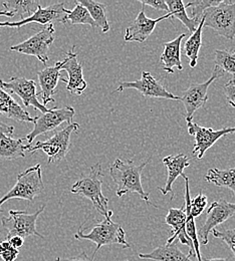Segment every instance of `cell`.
I'll return each mask as SVG.
<instances>
[{
  "instance_id": "27",
  "label": "cell",
  "mask_w": 235,
  "mask_h": 261,
  "mask_svg": "<svg viewBox=\"0 0 235 261\" xmlns=\"http://www.w3.org/2000/svg\"><path fill=\"white\" fill-rule=\"evenodd\" d=\"M81 5L87 8L91 17L96 23L97 28L101 29V33H107L110 31V24L106 15L105 4L93 0H76Z\"/></svg>"
},
{
  "instance_id": "29",
  "label": "cell",
  "mask_w": 235,
  "mask_h": 261,
  "mask_svg": "<svg viewBox=\"0 0 235 261\" xmlns=\"http://www.w3.org/2000/svg\"><path fill=\"white\" fill-rule=\"evenodd\" d=\"M166 5L168 7V12L171 13L172 18H176L180 20L191 33H194L196 29L198 28L199 23L193 20L192 18H189L186 13L185 4L182 0H166Z\"/></svg>"
},
{
  "instance_id": "17",
  "label": "cell",
  "mask_w": 235,
  "mask_h": 261,
  "mask_svg": "<svg viewBox=\"0 0 235 261\" xmlns=\"http://www.w3.org/2000/svg\"><path fill=\"white\" fill-rule=\"evenodd\" d=\"M144 7H142V10L139 12L134 21L126 29V33L124 39L127 42H144L148 39V37L153 33L156 25L161 22L162 20H166L168 18H172L171 13H167L163 16H160L159 18L152 19L147 17L144 11Z\"/></svg>"
},
{
  "instance_id": "22",
  "label": "cell",
  "mask_w": 235,
  "mask_h": 261,
  "mask_svg": "<svg viewBox=\"0 0 235 261\" xmlns=\"http://www.w3.org/2000/svg\"><path fill=\"white\" fill-rule=\"evenodd\" d=\"M185 36L186 34L182 33L174 40L164 43V49L160 57V62L162 64V68L168 73L174 72L175 67L179 70H183L181 62V42Z\"/></svg>"
},
{
  "instance_id": "7",
  "label": "cell",
  "mask_w": 235,
  "mask_h": 261,
  "mask_svg": "<svg viewBox=\"0 0 235 261\" xmlns=\"http://www.w3.org/2000/svg\"><path fill=\"white\" fill-rule=\"evenodd\" d=\"M44 209L45 205L40 207L34 213H28L25 210H9L8 217L1 218L2 226L7 230L6 240L13 236H20L25 239L32 235L44 238V236L36 229L37 218Z\"/></svg>"
},
{
  "instance_id": "43",
  "label": "cell",
  "mask_w": 235,
  "mask_h": 261,
  "mask_svg": "<svg viewBox=\"0 0 235 261\" xmlns=\"http://www.w3.org/2000/svg\"><path fill=\"white\" fill-rule=\"evenodd\" d=\"M203 261H228L225 258H204Z\"/></svg>"
},
{
  "instance_id": "14",
  "label": "cell",
  "mask_w": 235,
  "mask_h": 261,
  "mask_svg": "<svg viewBox=\"0 0 235 261\" xmlns=\"http://www.w3.org/2000/svg\"><path fill=\"white\" fill-rule=\"evenodd\" d=\"M125 89H134L145 98H167L180 100V97L175 96L167 91V89L158 82L149 71H142L140 80L135 82L121 83L116 92L121 93Z\"/></svg>"
},
{
  "instance_id": "25",
  "label": "cell",
  "mask_w": 235,
  "mask_h": 261,
  "mask_svg": "<svg viewBox=\"0 0 235 261\" xmlns=\"http://www.w3.org/2000/svg\"><path fill=\"white\" fill-rule=\"evenodd\" d=\"M24 157L23 139H14L4 134L0 135V159L16 160Z\"/></svg>"
},
{
  "instance_id": "40",
  "label": "cell",
  "mask_w": 235,
  "mask_h": 261,
  "mask_svg": "<svg viewBox=\"0 0 235 261\" xmlns=\"http://www.w3.org/2000/svg\"><path fill=\"white\" fill-rule=\"evenodd\" d=\"M7 241L10 243V245L15 248V249H19L20 247L23 246L24 244V239L20 236H13L9 239H7Z\"/></svg>"
},
{
  "instance_id": "36",
  "label": "cell",
  "mask_w": 235,
  "mask_h": 261,
  "mask_svg": "<svg viewBox=\"0 0 235 261\" xmlns=\"http://www.w3.org/2000/svg\"><path fill=\"white\" fill-rule=\"evenodd\" d=\"M19 254V250L13 248L7 240L0 242V257L3 261H15Z\"/></svg>"
},
{
  "instance_id": "38",
  "label": "cell",
  "mask_w": 235,
  "mask_h": 261,
  "mask_svg": "<svg viewBox=\"0 0 235 261\" xmlns=\"http://www.w3.org/2000/svg\"><path fill=\"white\" fill-rule=\"evenodd\" d=\"M140 2L143 4V6L148 5V6H151L152 8L158 9V10L168 11V7L164 0H140Z\"/></svg>"
},
{
  "instance_id": "32",
  "label": "cell",
  "mask_w": 235,
  "mask_h": 261,
  "mask_svg": "<svg viewBox=\"0 0 235 261\" xmlns=\"http://www.w3.org/2000/svg\"><path fill=\"white\" fill-rule=\"evenodd\" d=\"M215 67L223 73H229L235 79V49L215 50Z\"/></svg>"
},
{
  "instance_id": "8",
  "label": "cell",
  "mask_w": 235,
  "mask_h": 261,
  "mask_svg": "<svg viewBox=\"0 0 235 261\" xmlns=\"http://www.w3.org/2000/svg\"><path fill=\"white\" fill-rule=\"evenodd\" d=\"M74 115L75 111L70 106H66L61 109H49L48 112L41 114L38 117H34V129L27 136L25 140L29 142V145H33L36 137L55 130L64 123H67L68 125L72 124Z\"/></svg>"
},
{
  "instance_id": "2",
  "label": "cell",
  "mask_w": 235,
  "mask_h": 261,
  "mask_svg": "<svg viewBox=\"0 0 235 261\" xmlns=\"http://www.w3.org/2000/svg\"><path fill=\"white\" fill-rule=\"evenodd\" d=\"M102 171L101 163L91 167L90 173L87 176H82L70 188V192L74 195H80L89 199L95 209L102 216L113 214L108 207V198L102 194Z\"/></svg>"
},
{
  "instance_id": "44",
  "label": "cell",
  "mask_w": 235,
  "mask_h": 261,
  "mask_svg": "<svg viewBox=\"0 0 235 261\" xmlns=\"http://www.w3.org/2000/svg\"><path fill=\"white\" fill-rule=\"evenodd\" d=\"M125 261H129V260H125Z\"/></svg>"
},
{
  "instance_id": "6",
  "label": "cell",
  "mask_w": 235,
  "mask_h": 261,
  "mask_svg": "<svg viewBox=\"0 0 235 261\" xmlns=\"http://www.w3.org/2000/svg\"><path fill=\"white\" fill-rule=\"evenodd\" d=\"M80 129L77 123L67 125L66 128L58 130L53 137L44 142H37L35 145H25L24 151L33 154L40 150L46 154L48 164L57 163L67 157L70 147V136L73 132Z\"/></svg>"
},
{
  "instance_id": "21",
  "label": "cell",
  "mask_w": 235,
  "mask_h": 261,
  "mask_svg": "<svg viewBox=\"0 0 235 261\" xmlns=\"http://www.w3.org/2000/svg\"><path fill=\"white\" fill-rule=\"evenodd\" d=\"M0 115L19 123H34V118L29 112L2 88H0Z\"/></svg>"
},
{
  "instance_id": "41",
  "label": "cell",
  "mask_w": 235,
  "mask_h": 261,
  "mask_svg": "<svg viewBox=\"0 0 235 261\" xmlns=\"http://www.w3.org/2000/svg\"><path fill=\"white\" fill-rule=\"evenodd\" d=\"M13 132H14L13 126L7 125V124L0 121V135L4 134V135H7V136H12Z\"/></svg>"
},
{
  "instance_id": "23",
  "label": "cell",
  "mask_w": 235,
  "mask_h": 261,
  "mask_svg": "<svg viewBox=\"0 0 235 261\" xmlns=\"http://www.w3.org/2000/svg\"><path fill=\"white\" fill-rule=\"evenodd\" d=\"M178 241L155 248L150 253H139L140 259L151 261H192L178 248Z\"/></svg>"
},
{
  "instance_id": "20",
  "label": "cell",
  "mask_w": 235,
  "mask_h": 261,
  "mask_svg": "<svg viewBox=\"0 0 235 261\" xmlns=\"http://www.w3.org/2000/svg\"><path fill=\"white\" fill-rule=\"evenodd\" d=\"M163 164L167 168L168 176H167V180L164 188L159 187L158 190H160L163 195H167L168 193H171L172 199H173L174 198V193L172 189L173 183L179 176H182V174H184L183 173L184 170L187 167H189L190 165L189 158L185 154H178L176 156H167L163 159Z\"/></svg>"
},
{
  "instance_id": "24",
  "label": "cell",
  "mask_w": 235,
  "mask_h": 261,
  "mask_svg": "<svg viewBox=\"0 0 235 261\" xmlns=\"http://www.w3.org/2000/svg\"><path fill=\"white\" fill-rule=\"evenodd\" d=\"M182 177L185 181V212H186V233L188 235V237L190 238V240L193 243V247H194V251H195V256L197 257L198 261H203L201 257V253H200V241L198 239V234H197V230H196V224H195V219L191 216L190 213V190H189V179L185 174H182Z\"/></svg>"
},
{
  "instance_id": "31",
  "label": "cell",
  "mask_w": 235,
  "mask_h": 261,
  "mask_svg": "<svg viewBox=\"0 0 235 261\" xmlns=\"http://www.w3.org/2000/svg\"><path fill=\"white\" fill-rule=\"evenodd\" d=\"M67 23H69L71 25L88 24V25H91L92 28H97L95 21L91 17L87 8L81 5L77 1H75V6L72 10L67 9L66 24Z\"/></svg>"
},
{
  "instance_id": "9",
  "label": "cell",
  "mask_w": 235,
  "mask_h": 261,
  "mask_svg": "<svg viewBox=\"0 0 235 261\" xmlns=\"http://www.w3.org/2000/svg\"><path fill=\"white\" fill-rule=\"evenodd\" d=\"M55 33L56 31L54 24L47 25L27 40L16 45H12L10 50L34 57L43 65H46L49 61V47L55 41Z\"/></svg>"
},
{
  "instance_id": "18",
  "label": "cell",
  "mask_w": 235,
  "mask_h": 261,
  "mask_svg": "<svg viewBox=\"0 0 235 261\" xmlns=\"http://www.w3.org/2000/svg\"><path fill=\"white\" fill-rule=\"evenodd\" d=\"M186 212L184 206L181 208H170L168 214L165 218V223L173 229L172 235L167 240L166 244H171L175 241H178L184 245H187L189 247V253L188 255L195 256V251L193 247V243L188 237L186 233Z\"/></svg>"
},
{
  "instance_id": "16",
  "label": "cell",
  "mask_w": 235,
  "mask_h": 261,
  "mask_svg": "<svg viewBox=\"0 0 235 261\" xmlns=\"http://www.w3.org/2000/svg\"><path fill=\"white\" fill-rule=\"evenodd\" d=\"M72 46L66 55V59L62 62V70H66L68 74L67 80V91L70 94L82 96L86 91L88 84L83 73V65L77 60V55Z\"/></svg>"
},
{
  "instance_id": "12",
  "label": "cell",
  "mask_w": 235,
  "mask_h": 261,
  "mask_svg": "<svg viewBox=\"0 0 235 261\" xmlns=\"http://www.w3.org/2000/svg\"><path fill=\"white\" fill-rule=\"evenodd\" d=\"M0 88L6 92H10V94H15L18 96L27 108L33 107L42 114L48 112L49 110L37 99L38 94L36 92V84L34 80L13 76L9 81L4 82L0 77Z\"/></svg>"
},
{
  "instance_id": "10",
  "label": "cell",
  "mask_w": 235,
  "mask_h": 261,
  "mask_svg": "<svg viewBox=\"0 0 235 261\" xmlns=\"http://www.w3.org/2000/svg\"><path fill=\"white\" fill-rule=\"evenodd\" d=\"M67 9L65 7L64 2L56 3L46 7H41L39 4L37 9L34 11L30 17L24 18L22 20L10 22V21H3L0 22V28H11V29H20L24 25L31 23H38L40 25H50L54 22H62L66 24V17H67Z\"/></svg>"
},
{
  "instance_id": "28",
  "label": "cell",
  "mask_w": 235,
  "mask_h": 261,
  "mask_svg": "<svg viewBox=\"0 0 235 261\" xmlns=\"http://www.w3.org/2000/svg\"><path fill=\"white\" fill-rule=\"evenodd\" d=\"M5 11L12 12L14 16L20 17V20L30 17L37 9L39 2L34 0H6L2 3Z\"/></svg>"
},
{
  "instance_id": "33",
  "label": "cell",
  "mask_w": 235,
  "mask_h": 261,
  "mask_svg": "<svg viewBox=\"0 0 235 261\" xmlns=\"http://www.w3.org/2000/svg\"><path fill=\"white\" fill-rule=\"evenodd\" d=\"M221 2V0H194L191 2H188L187 5H185V8H191L192 13V19L196 22H200L203 16V13L205 10L209 7L216 6Z\"/></svg>"
},
{
  "instance_id": "37",
  "label": "cell",
  "mask_w": 235,
  "mask_h": 261,
  "mask_svg": "<svg viewBox=\"0 0 235 261\" xmlns=\"http://www.w3.org/2000/svg\"><path fill=\"white\" fill-rule=\"evenodd\" d=\"M224 93L227 98L228 103L235 108V79L230 80L228 83L224 85Z\"/></svg>"
},
{
  "instance_id": "5",
  "label": "cell",
  "mask_w": 235,
  "mask_h": 261,
  "mask_svg": "<svg viewBox=\"0 0 235 261\" xmlns=\"http://www.w3.org/2000/svg\"><path fill=\"white\" fill-rule=\"evenodd\" d=\"M203 27L214 30L219 35L233 40L235 37V1H221L209 7L202 16Z\"/></svg>"
},
{
  "instance_id": "34",
  "label": "cell",
  "mask_w": 235,
  "mask_h": 261,
  "mask_svg": "<svg viewBox=\"0 0 235 261\" xmlns=\"http://www.w3.org/2000/svg\"><path fill=\"white\" fill-rule=\"evenodd\" d=\"M207 204H208L207 196L204 195L203 192L200 191L198 195L190 201V213H191V216L194 219L196 217H199L202 213H203V211L206 209Z\"/></svg>"
},
{
  "instance_id": "13",
  "label": "cell",
  "mask_w": 235,
  "mask_h": 261,
  "mask_svg": "<svg viewBox=\"0 0 235 261\" xmlns=\"http://www.w3.org/2000/svg\"><path fill=\"white\" fill-rule=\"evenodd\" d=\"M235 214V203H230L224 199L214 201L207 210V216L205 223L199 229L198 239L201 244L206 245L209 241V234L216 226L224 223Z\"/></svg>"
},
{
  "instance_id": "3",
  "label": "cell",
  "mask_w": 235,
  "mask_h": 261,
  "mask_svg": "<svg viewBox=\"0 0 235 261\" xmlns=\"http://www.w3.org/2000/svg\"><path fill=\"white\" fill-rule=\"evenodd\" d=\"M112 216L113 214L106 216L105 220L96 225L90 231V233H84L85 228L83 227L84 224H82L79 231L74 234V238L76 240H89L97 245L96 250L92 256L93 259H95L98 251L105 245L120 244L123 246V248L131 247V245L126 240L125 230L119 223L112 221Z\"/></svg>"
},
{
  "instance_id": "26",
  "label": "cell",
  "mask_w": 235,
  "mask_h": 261,
  "mask_svg": "<svg viewBox=\"0 0 235 261\" xmlns=\"http://www.w3.org/2000/svg\"><path fill=\"white\" fill-rule=\"evenodd\" d=\"M205 180L218 187H224L231 190L235 198V168L226 170L217 168L209 169L205 175Z\"/></svg>"
},
{
  "instance_id": "30",
  "label": "cell",
  "mask_w": 235,
  "mask_h": 261,
  "mask_svg": "<svg viewBox=\"0 0 235 261\" xmlns=\"http://www.w3.org/2000/svg\"><path fill=\"white\" fill-rule=\"evenodd\" d=\"M203 19H201L196 31L190 35L184 44L185 56L190 61V66L195 67L199 58V51L202 46V30H203Z\"/></svg>"
},
{
  "instance_id": "1",
  "label": "cell",
  "mask_w": 235,
  "mask_h": 261,
  "mask_svg": "<svg viewBox=\"0 0 235 261\" xmlns=\"http://www.w3.org/2000/svg\"><path fill=\"white\" fill-rule=\"evenodd\" d=\"M149 161L136 164L132 160L117 159L110 167V175L117 185L118 197L136 193L149 206L159 208L150 201L149 193L145 192L142 185V172Z\"/></svg>"
},
{
  "instance_id": "35",
  "label": "cell",
  "mask_w": 235,
  "mask_h": 261,
  "mask_svg": "<svg viewBox=\"0 0 235 261\" xmlns=\"http://www.w3.org/2000/svg\"><path fill=\"white\" fill-rule=\"evenodd\" d=\"M211 233L215 238L221 239L229 247V249L232 251L235 256V228L226 229L222 231L213 229Z\"/></svg>"
},
{
  "instance_id": "39",
  "label": "cell",
  "mask_w": 235,
  "mask_h": 261,
  "mask_svg": "<svg viewBox=\"0 0 235 261\" xmlns=\"http://www.w3.org/2000/svg\"><path fill=\"white\" fill-rule=\"evenodd\" d=\"M55 261H94L93 258H90L86 252H82L77 256L74 257H69V258H61L58 257Z\"/></svg>"
},
{
  "instance_id": "11",
  "label": "cell",
  "mask_w": 235,
  "mask_h": 261,
  "mask_svg": "<svg viewBox=\"0 0 235 261\" xmlns=\"http://www.w3.org/2000/svg\"><path fill=\"white\" fill-rule=\"evenodd\" d=\"M224 73L220 71L217 67L214 66L212 76L206 81L205 83L197 84L193 83L190 87L183 93V96L180 97V100L183 102L186 112V122L193 121V116L196 111L201 109L208 100V89L211 84L219 79L222 77Z\"/></svg>"
},
{
  "instance_id": "4",
  "label": "cell",
  "mask_w": 235,
  "mask_h": 261,
  "mask_svg": "<svg viewBox=\"0 0 235 261\" xmlns=\"http://www.w3.org/2000/svg\"><path fill=\"white\" fill-rule=\"evenodd\" d=\"M44 190L42 181L41 166L39 164L27 169L24 172L18 174L15 185L0 198V207L11 199H21L33 202L36 196L41 194ZM0 212H3L0 210Z\"/></svg>"
},
{
  "instance_id": "42",
  "label": "cell",
  "mask_w": 235,
  "mask_h": 261,
  "mask_svg": "<svg viewBox=\"0 0 235 261\" xmlns=\"http://www.w3.org/2000/svg\"><path fill=\"white\" fill-rule=\"evenodd\" d=\"M0 16H7V17H14V14L12 12H8L5 10L0 11Z\"/></svg>"
},
{
  "instance_id": "19",
  "label": "cell",
  "mask_w": 235,
  "mask_h": 261,
  "mask_svg": "<svg viewBox=\"0 0 235 261\" xmlns=\"http://www.w3.org/2000/svg\"><path fill=\"white\" fill-rule=\"evenodd\" d=\"M62 62L56 63L53 66H47L37 72V79L40 87V93L42 105L46 107L48 102H54L53 98L57 94V86L61 81L62 75Z\"/></svg>"
},
{
  "instance_id": "15",
  "label": "cell",
  "mask_w": 235,
  "mask_h": 261,
  "mask_svg": "<svg viewBox=\"0 0 235 261\" xmlns=\"http://www.w3.org/2000/svg\"><path fill=\"white\" fill-rule=\"evenodd\" d=\"M187 130L189 135L195 138V145L193 148V155L197 159H202L206 151L211 148L222 137L235 134L234 128H222L220 130H213L211 128H204L194 122H187Z\"/></svg>"
}]
</instances>
